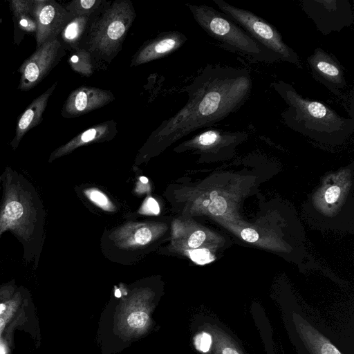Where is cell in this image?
<instances>
[{"label":"cell","mask_w":354,"mask_h":354,"mask_svg":"<svg viewBox=\"0 0 354 354\" xmlns=\"http://www.w3.org/2000/svg\"><path fill=\"white\" fill-rule=\"evenodd\" d=\"M252 87L250 71L221 64H207L183 89L188 100L174 115L151 133L148 142L169 144L189 133L209 127L238 111Z\"/></svg>","instance_id":"6da1fadb"},{"label":"cell","mask_w":354,"mask_h":354,"mask_svg":"<svg viewBox=\"0 0 354 354\" xmlns=\"http://www.w3.org/2000/svg\"><path fill=\"white\" fill-rule=\"evenodd\" d=\"M0 177V240L10 232L22 245L25 263L37 268L44 243L43 202L35 186L12 167H6Z\"/></svg>","instance_id":"7a4b0ae2"},{"label":"cell","mask_w":354,"mask_h":354,"mask_svg":"<svg viewBox=\"0 0 354 354\" xmlns=\"http://www.w3.org/2000/svg\"><path fill=\"white\" fill-rule=\"evenodd\" d=\"M287 107L281 113L284 124L292 130L319 141L340 142L354 130L353 118L339 115L328 105L303 97L289 83H271Z\"/></svg>","instance_id":"3957f363"},{"label":"cell","mask_w":354,"mask_h":354,"mask_svg":"<svg viewBox=\"0 0 354 354\" xmlns=\"http://www.w3.org/2000/svg\"><path fill=\"white\" fill-rule=\"evenodd\" d=\"M136 18L130 0L105 1L91 17L80 47L91 55L95 71H104L121 51Z\"/></svg>","instance_id":"277c9868"},{"label":"cell","mask_w":354,"mask_h":354,"mask_svg":"<svg viewBox=\"0 0 354 354\" xmlns=\"http://www.w3.org/2000/svg\"><path fill=\"white\" fill-rule=\"evenodd\" d=\"M185 6L202 29L227 49L250 56L254 59H267L268 50L223 12L203 4L187 3Z\"/></svg>","instance_id":"5b68a950"},{"label":"cell","mask_w":354,"mask_h":354,"mask_svg":"<svg viewBox=\"0 0 354 354\" xmlns=\"http://www.w3.org/2000/svg\"><path fill=\"white\" fill-rule=\"evenodd\" d=\"M213 2L221 12L277 59L302 68L297 53L284 42L279 32L271 24L250 10L236 7L223 0H213Z\"/></svg>","instance_id":"8992f818"},{"label":"cell","mask_w":354,"mask_h":354,"mask_svg":"<svg viewBox=\"0 0 354 354\" xmlns=\"http://www.w3.org/2000/svg\"><path fill=\"white\" fill-rule=\"evenodd\" d=\"M299 4L323 35L339 32L354 24L353 7L348 0H301Z\"/></svg>","instance_id":"52a82bcc"},{"label":"cell","mask_w":354,"mask_h":354,"mask_svg":"<svg viewBox=\"0 0 354 354\" xmlns=\"http://www.w3.org/2000/svg\"><path fill=\"white\" fill-rule=\"evenodd\" d=\"M66 51L58 38L37 48L18 70L21 74L18 88L28 91L37 85L59 62Z\"/></svg>","instance_id":"ba28073f"},{"label":"cell","mask_w":354,"mask_h":354,"mask_svg":"<svg viewBox=\"0 0 354 354\" xmlns=\"http://www.w3.org/2000/svg\"><path fill=\"white\" fill-rule=\"evenodd\" d=\"M31 15L37 22V48L58 37L73 17L65 7L54 0H34Z\"/></svg>","instance_id":"9c48e42d"},{"label":"cell","mask_w":354,"mask_h":354,"mask_svg":"<svg viewBox=\"0 0 354 354\" xmlns=\"http://www.w3.org/2000/svg\"><path fill=\"white\" fill-rule=\"evenodd\" d=\"M306 62L313 77L336 95L346 86L344 70L333 54L322 48H316Z\"/></svg>","instance_id":"30bf717a"},{"label":"cell","mask_w":354,"mask_h":354,"mask_svg":"<svg viewBox=\"0 0 354 354\" xmlns=\"http://www.w3.org/2000/svg\"><path fill=\"white\" fill-rule=\"evenodd\" d=\"M114 100L115 96L109 90L81 86L69 94L61 115L65 118H77L104 107Z\"/></svg>","instance_id":"8fae6325"},{"label":"cell","mask_w":354,"mask_h":354,"mask_svg":"<svg viewBox=\"0 0 354 354\" xmlns=\"http://www.w3.org/2000/svg\"><path fill=\"white\" fill-rule=\"evenodd\" d=\"M187 39L178 31L160 33L145 41L133 55L130 66L135 67L168 56L179 49Z\"/></svg>","instance_id":"7c38bea8"},{"label":"cell","mask_w":354,"mask_h":354,"mask_svg":"<svg viewBox=\"0 0 354 354\" xmlns=\"http://www.w3.org/2000/svg\"><path fill=\"white\" fill-rule=\"evenodd\" d=\"M118 133L117 123L114 120H109L81 132L67 143L55 149L50 155L48 162L71 153L76 148L82 145L109 140Z\"/></svg>","instance_id":"4fadbf2b"},{"label":"cell","mask_w":354,"mask_h":354,"mask_svg":"<svg viewBox=\"0 0 354 354\" xmlns=\"http://www.w3.org/2000/svg\"><path fill=\"white\" fill-rule=\"evenodd\" d=\"M57 83V82H55L44 93L35 99L21 115L16 126L15 136L10 142V146L13 150L17 149L24 135L41 122L48 99L55 89Z\"/></svg>","instance_id":"5bb4252c"},{"label":"cell","mask_w":354,"mask_h":354,"mask_svg":"<svg viewBox=\"0 0 354 354\" xmlns=\"http://www.w3.org/2000/svg\"><path fill=\"white\" fill-rule=\"evenodd\" d=\"M296 328L312 354H341L326 337L298 315L294 316Z\"/></svg>","instance_id":"9a60e30c"},{"label":"cell","mask_w":354,"mask_h":354,"mask_svg":"<svg viewBox=\"0 0 354 354\" xmlns=\"http://www.w3.org/2000/svg\"><path fill=\"white\" fill-rule=\"evenodd\" d=\"M93 14L73 17L66 24L57 37L66 50L80 47Z\"/></svg>","instance_id":"2e32d148"},{"label":"cell","mask_w":354,"mask_h":354,"mask_svg":"<svg viewBox=\"0 0 354 354\" xmlns=\"http://www.w3.org/2000/svg\"><path fill=\"white\" fill-rule=\"evenodd\" d=\"M121 322L127 331L134 333L145 331L150 323V317L147 307L127 306L124 314L122 316Z\"/></svg>","instance_id":"e0dca14e"},{"label":"cell","mask_w":354,"mask_h":354,"mask_svg":"<svg viewBox=\"0 0 354 354\" xmlns=\"http://www.w3.org/2000/svg\"><path fill=\"white\" fill-rule=\"evenodd\" d=\"M68 62L73 71L86 77H91L95 71L91 55L81 48L70 51Z\"/></svg>","instance_id":"ac0fdd59"},{"label":"cell","mask_w":354,"mask_h":354,"mask_svg":"<svg viewBox=\"0 0 354 354\" xmlns=\"http://www.w3.org/2000/svg\"><path fill=\"white\" fill-rule=\"evenodd\" d=\"M106 0H73L66 6V10L73 17L91 15L97 12Z\"/></svg>","instance_id":"d6986e66"},{"label":"cell","mask_w":354,"mask_h":354,"mask_svg":"<svg viewBox=\"0 0 354 354\" xmlns=\"http://www.w3.org/2000/svg\"><path fill=\"white\" fill-rule=\"evenodd\" d=\"M17 289L14 281L0 287V316L8 310Z\"/></svg>","instance_id":"ffe728a7"},{"label":"cell","mask_w":354,"mask_h":354,"mask_svg":"<svg viewBox=\"0 0 354 354\" xmlns=\"http://www.w3.org/2000/svg\"><path fill=\"white\" fill-rule=\"evenodd\" d=\"M22 301V293L17 289L14 296L13 300L4 314L0 316V339L1 335L8 322L11 320L17 312L19 305Z\"/></svg>","instance_id":"44dd1931"},{"label":"cell","mask_w":354,"mask_h":354,"mask_svg":"<svg viewBox=\"0 0 354 354\" xmlns=\"http://www.w3.org/2000/svg\"><path fill=\"white\" fill-rule=\"evenodd\" d=\"M211 202L209 203L207 208L210 213L214 215H221L227 209V203L225 198L218 196L216 191L210 193Z\"/></svg>","instance_id":"7402d4cb"},{"label":"cell","mask_w":354,"mask_h":354,"mask_svg":"<svg viewBox=\"0 0 354 354\" xmlns=\"http://www.w3.org/2000/svg\"><path fill=\"white\" fill-rule=\"evenodd\" d=\"M9 3L14 17L32 13L34 0H11Z\"/></svg>","instance_id":"603a6c76"},{"label":"cell","mask_w":354,"mask_h":354,"mask_svg":"<svg viewBox=\"0 0 354 354\" xmlns=\"http://www.w3.org/2000/svg\"><path fill=\"white\" fill-rule=\"evenodd\" d=\"M17 21V26L23 32L28 33H36L37 25L34 17L29 14L21 15L14 17Z\"/></svg>","instance_id":"cb8c5ba5"},{"label":"cell","mask_w":354,"mask_h":354,"mask_svg":"<svg viewBox=\"0 0 354 354\" xmlns=\"http://www.w3.org/2000/svg\"><path fill=\"white\" fill-rule=\"evenodd\" d=\"M195 348L203 353H207L211 348L212 338L209 333L201 332L198 333L194 338Z\"/></svg>","instance_id":"d4e9b609"},{"label":"cell","mask_w":354,"mask_h":354,"mask_svg":"<svg viewBox=\"0 0 354 354\" xmlns=\"http://www.w3.org/2000/svg\"><path fill=\"white\" fill-rule=\"evenodd\" d=\"M216 341L215 340L216 354H241L237 348H236L232 343H229L225 339L220 338L219 336L215 335Z\"/></svg>","instance_id":"484cf974"},{"label":"cell","mask_w":354,"mask_h":354,"mask_svg":"<svg viewBox=\"0 0 354 354\" xmlns=\"http://www.w3.org/2000/svg\"><path fill=\"white\" fill-rule=\"evenodd\" d=\"M134 241L136 244L146 245L152 239L153 233L147 227L138 228L134 234Z\"/></svg>","instance_id":"4316f807"},{"label":"cell","mask_w":354,"mask_h":354,"mask_svg":"<svg viewBox=\"0 0 354 354\" xmlns=\"http://www.w3.org/2000/svg\"><path fill=\"white\" fill-rule=\"evenodd\" d=\"M87 196L89 198L100 207H105L108 206L109 201L106 196L98 190H91L87 192Z\"/></svg>","instance_id":"83f0119b"},{"label":"cell","mask_w":354,"mask_h":354,"mask_svg":"<svg viewBox=\"0 0 354 354\" xmlns=\"http://www.w3.org/2000/svg\"><path fill=\"white\" fill-rule=\"evenodd\" d=\"M205 234L202 230L194 232L188 239L187 245L191 248H196L201 245L205 239Z\"/></svg>","instance_id":"f1b7e54d"},{"label":"cell","mask_w":354,"mask_h":354,"mask_svg":"<svg viewBox=\"0 0 354 354\" xmlns=\"http://www.w3.org/2000/svg\"><path fill=\"white\" fill-rule=\"evenodd\" d=\"M192 258L198 263H204L209 261V252L206 249L196 250L192 251Z\"/></svg>","instance_id":"f546056e"},{"label":"cell","mask_w":354,"mask_h":354,"mask_svg":"<svg viewBox=\"0 0 354 354\" xmlns=\"http://www.w3.org/2000/svg\"><path fill=\"white\" fill-rule=\"evenodd\" d=\"M340 194V189L337 186L330 187L325 193V199L328 203H335Z\"/></svg>","instance_id":"4dcf8cb0"},{"label":"cell","mask_w":354,"mask_h":354,"mask_svg":"<svg viewBox=\"0 0 354 354\" xmlns=\"http://www.w3.org/2000/svg\"><path fill=\"white\" fill-rule=\"evenodd\" d=\"M242 239L248 242L253 243L259 239V234L256 230L251 228H245L241 232Z\"/></svg>","instance_id":"1f68e13d"},{"label":"cell","mask_w":354,"mask_h":354,"mask_svg":"<svg viewBox=\"0 0 354 354\" xmlns=\"http://www.w3.org/2000/svg\"><path fill=\"white\" fill-rule=\"evenodd\" d=\"M145 205L147 207L146 208L149 212L154 214L159 213V205L153 198H149Z\"/></svg>","instance_id":"d6a6232c"},{"label":"cell","mask_w":354,"mask_h":354,"mask_svg":"<svg viewBox=\"0 0 354 354\" xmlns=\"http://www.w3.org/2000/svg\"><path fill=\"white\" fill-rule=\"evenodd\" d=\"M140 180H141V181H142V183H147V181H148L147 178H145V177H141V178H140Z\"/></svg>","instance_id":"836d02e7"},{"label":"cell","mask_w":354,"mask_h":354,"mask_svg":"<svg viewBox=\"0 0 354 354\" xmlns=\"http://www.w3.org/2000/svg\"><path fill=\"white\" fill-rule=\"evenodd\" d=\"M0 183H1V177H0Z\"/></svg>","instance_id":"e575fe53"}]
</instances>
